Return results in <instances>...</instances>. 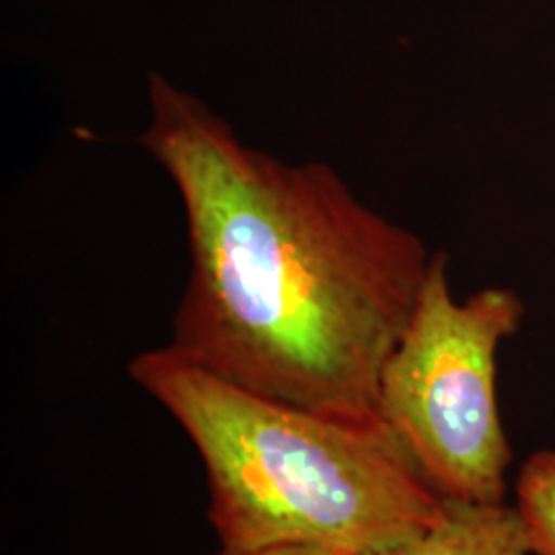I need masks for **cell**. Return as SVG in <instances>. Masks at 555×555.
I'll list each match as a JSON object with an SVG mask.
<instances>
[{
	"instance_id": "obj_1",
	"label": "cell",
	"mask_w": 555,
	"mask_h": 555,
	"mask_svg": "<svg viewBox=\"0 0 555 555\" xmlns=\"http://www.w3.org/2000/svg\"><path fill=\"white\" fill-rule=\"evenodd\" d=\"M140 146L176 183L190 276L171 348L247 391L315 412L377 414L380 373L433 256L321 160L238 139L204 101L149 77Z\"/></svg>"
},
{
	"instance_id": "obj_2",
	"label": "cell",
	"mask_w": 555,
	"mask_h": 555,
	"mask_svg": "<svg viewBox=\"0 0 555 555\" xmlns=\"http://www.w3.org/2000/svg\"><path fill=\"white\" fill-rule=\"evenodd\" d=\"M198 451L220 552L362 555L437 522L444 500L378 417L307 410L204 371L171 346L128 366Z\"/></svg>"
},
{
	"instance_id": "obj_3",
	"label": "cell",
	"mask_w": 555,
	"mask_h": 555,
	"mask_svg": "<svg viewBox=\"0 0 555 555\" xmlns=\"http://www.w3.org/2000/svg\"><path fill=\"white\" fill-rule=\"evenodd\" d=\"M447 270V256H433L380 373L377 414L442 500L500 504L513 449L498 412L496 354L525 305L508 288L456 300Z\"/></svg>"
},
{
	"instance_id": "obj_4",
	"label": "cell",
	"mask_w": 555,
	"mask_h": 555,
	"mask_svg": "<svg viewBox=\"0 0 555 555\" xmlns=\"http://www.w3.org/2000/svg\"><path fill=\"white\" fill-rule=\"evenodd\" d=\"M362 555H535L518 508L444 500L430 527Z\"/></svg>"
},
{
	"instance_id": "obj_5",
	"label": "cell",
	"mask_w": 555,
	"mask_h": 555,
	"mask_svg": "<svg viewBox=\"0 0 555 555\" xmlns=\"http://www.w3.org/2000/svg\"><path fill=\"white\" fill-rule=\"evenodd\" d=\"M516 508L535 555H555V451H539L525 461L516 479Z\"/></svg>"
},
{
	"instance_id": "obj_6",
	"label": "cell",
	"mask_w": 555,
	"mask_h": 555,
	"mask_svg": "<svg viewBox=\"0 0 555 555\" xmlns=\"http://www.w3.org/2000/svg\"><path fill=\"white\" fill-rule=\"evenodd\" d=\"M217 555H341L327 550H315V547H276V550H263V552H249V554H229L219 552Z\"/></svg>"
}]
</instances>
